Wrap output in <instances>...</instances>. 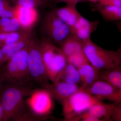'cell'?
<instances>
[{"mask_svg":"<svg viewBox=\"0 0 121 121\" xmlns=\"http://www.w3.org/2000/svg\"><path fill=\"white\" fill-rule=\"evenodd\" d=\"M32 90L29 86L9 83L3 86L0 101L4 112V121H16L20 116L26 108L24 98Z\"/></svg>","mask_w":121,"mask_h":121,"instance_id":"1","label":"cell"},{"mask_svg":"<svg viewBox=\"0 0 121 121\" xmlns=\"http://www.w3.org/2000/svg\"><path fill=\"white\" fill-rule=\"evenodd\" d=\"M83 50L87 59L98 72L121 66V49L116 51L103 48L90 38L83 41Z\"/></svg>","mask_w":121,"mask_h":121,"instance_id":"2","label":"cell"},{"mask_svg":"<svg viewBox=\"0 0 121 121\" xmlns=\"http://www.w3.org/2000/svg\"><path fill=\"white\" fill-rule=\"evenodd\" d=\"M28 45L7 61L2 71L0 72L4 81L21 86H30L32 83L28 68Z\"/></svg>","mask_w":121,"mask_h":121,"instance_id":"3","label":"cell"},{"mask_svg":"<svg viewBox=\"0 0 121 121\" xmlns=\"http://www.w3.org/2000/svg\"><path fill=\"white\" fill-rule=\"evenodd\" d=\"M39 44L48 79L55 83L58 81L67 64V59L61 48L52 42L44 39Z\"/></svg>","mask_w":121,"mask_h":121,"instance_id":"4","label":"cell"},{"mask_svg":"<svg viewBox=\"0 0 121 121\" xmlns=\"http://www.w3.org/2000/svg\"><path fill=\"white\" fill-rule=\"evenodd\" d=\"M103 99L87 93L82 89L76 92L61 103L64 121H74L95 104Z\"/></svg>","mask_w":121,"mask_h":121,"instance_id":"5","label":"cell"},{"mask_svg":"<svg viewBox=\"0 0 121 121\" xmlns=\"http://www.w3.org/2000/svg\"><path fill=\"white\" fill-rule=\"evenodd\" d=\"M27 65L31 82L44 88L50 83L44 64L39 43L32 38L28 45Z\"/></svg>","mask_w":121,"mask_h":121,"instance_id":"6","label":"cell"},{"mask_svg":"<svg viewBox=\"0 0 121 121\" xmlns=\"http://www.w3.org/2000/svg\"><path fill=\"white\" fill-rule=\"evenodd\" d=\"M42 29L45 39L60 45L72 33L70 28L57 16L54 11L45 15Z\"/></svg>","mask_w":121,"mask_h":121,"instance_id":"7","label":"cell"},{"mask_svg":"<svg viewBox=\"0 0 121 121\" xmlns=\"http://www.w3.org/2000/svg\"><path fill=\"white\" fill-rule=\"evenodd\" d=\"M26 99V105L30 112L37 117H47L54 108L53 99L44 88L33 90Z\"/></svg>","mask_w":121,"mask_h":121,"instance_id":"8","label":"cell"},{"mask_svg":"<svg viewBox=\"0 0 121 121\" xmlns=\"http://www.w3.org/2000/svg\"><path fill=\"white\" fill-rule=\"evenodd\" d=\"M121 103L107 104L100 102L82 114L97 118L101 121H121Z\"/></svg>","mask_w":121,"mask_h":121,"instance_id":"9","label":"cell"},{"mask_svg":"<svg viewBox=\"0 0 121 121\" xmlns=\"http://www.w3.org/2000/svg\"><path fill=\"white\" fill-rule=\"evenodd\" d=\"M83 90L103 100L107 99L114 103H121V90L103 80L98 79L90 86Z\"/></svg>","mask_w":121,"mask_h":121,"instance_id":"10","label":"cell"},{"mask_svg":"<svg viewBox=\"0 0 121 121\" xmlns=\"http://www.w3.org/2000/svg\"><path fill=\"white\" fill-rule=\"evenodd\" d=\"M19 22L23 31L30 32L38 19L39 13L36 8L16 4L13 7V17Z\"/></svg>","mask_w":121,"mask_h":121,"instance_id":"11","label":"cell"},{"mask_svg":"<svg viewBox=\"0 0 121 121\" xmlns=\"http://www.w3.org/2000/svg\"><path fill=\"white\" fill-rule=\"evenodd\" d=\"M43 88L48 91L53 99L60 103L76 92L82 89L80 86L70 85L60 81L54 83H49Z\"/></svg>","mask_w":121,"mask_h":121,"instance_id":"12","label":"cell"},{"mask_svg":"<svg viewBox=\"0 0 121 121\" xmlns=\"http://www.w3.org/2000/svg\"><path fill=\"white\" fill-rule=\"evenodd\" d=\"M99 23L97 20L90 21L82 16L70 28L71 31L83 41L90 38L91 35L96 30Z\"/></svg>","mask_w":121,"mask_h":121,"instance_id":"13","label":"cell"},{"mask_svg":"<svg viewBox=\"0 0 121 121\" xmlns=\"http://www.w3.org/2000/svg\"><path fill=\"white\" fill-rule=\"evenodd\" d=\"M76 5H67L58 8L54 11L56 16L71 28L82 16L76 8Z\"/></svg>","mask_w":121,"mask_h":121,"instance_id":"14","label":"cell"},{"mask_svg":"<svg viewBox=\"0 0 121 121\" xmlns=\"http://www.w3.org/2000/svg\"><path fill=\"white\" fill-rule=\"evenodd\" d=\"M80 74L81 85L83 89L90 86L98 78V72L90 62L81 65L78 68Z\"/></svg>","mask_w":121,"mask_h":121,"instance_id":"15","label":"cell"},{"mask_svg":"<svg viewBox=\"0 0 121 121\" xmlns=\"http://www.w3.org/2000/svg\"><path fill=\"white\" fill-rule=\"evenodd\" d=\"M83 41L75 35L71 33L60 46V48L67 58L83 52Z\"/></svg>","mask_w":121,"mask_h":121,"instance_id":"16","label":"cell"},{"mask_svg":"<svg viewBox=\"0 0 121 121\" xmlns=\"http://www.w3.org/2000/svg\"><path fill=\"white\" fill-rule=\"evenodd\" d=\"M98 79L105 81L121 90V66L98 72Z\"/></svg>","mask_w":121,"mask_h":121,"instance_id":"17","label":"cell"},{"mask_svg":"<svg viewBox=\"0 0 121 121\" xmlns=\"http://www.w3.org/2000/svg\"><path fill=\"white\" fill-rule=\"evenodd\" d=\"M31 38V36L29 32L17 42L3 45L1 49L4 55L5 62H7L15 54L27 46Z\"/></svg>","mask_w":121,"mask_h":121,"instance_id":"18","label":"cell"},{"mask_svg":"<svg viewBox=\"0 0 121 121\" xmlns=\"http://www.w3.org/2000/svg\"><path fill=\"white\" fill-rule=\"evenodd\" d=\"M58 81L64 82L70 85L79 86V84H81V80L78 68L68 63L58 82Z\"/></svg>","mask_w":121,"mask_h":121,"instance_id":"19","label":"cell"},{"mask_svg":"<svg viewBox=\"0 0 121 121\" xmlns=\"http://www.w3.org/2000/svg\"><path fill=\"white\" fill-rule=\"evenodd\" d=\"M95 9L103 19L106 20H121V7L102 5L98 4L95 6Z\"/></svg>","mask_w":121,"mask_h":121,"instance_id":"20","label":"cell"},{"mask_svg":"<svg viewBox=\"0 0 121 121\" xmlns=\"http://www.w3.org/2000/svg\"><path fill=\"white\" fill-rule=\"evenodd\" d=\"M67 58L68 63L73 65L77 68L86 63L90 62L84 52L73 55Z\"/></svg>","mask_w":121,"mask_h":121,"instance_id":"21","label":"cell"},{"mask_svg":"<svg viewBox=\"0 0 121 121\" xmlns=\"http://www.w3.org/2000/svg\"><path fill=\"white\" fill-rule=\"evenodd\" d=\"M0 17L12 18L13 17V7L8 0H0Z\"/></svg>","mask_w":121,"mask_h":121,"instance_id":"22","label":"cell"},{"mask_svg":"<svg viewBox=\"0 0 121 121\" xmlns=\"http://www.w3.org/2000/svg\"><path fill=\"white\" fill-rule=\"evenodd\" d=\"M16 4L25 7L36 8L46 5L47 0H11Z\"/></svg>","mask_w":121,"mask_h":121,"instance_id":"23","label":"cell"},{"mask_svg":"<svg viewBox=\"0 0 121 121\" xmlns=\"http://www.w3.org/2000/svg\"><path fill=\"white\" fill-rule=\"evenodd\" d=\"M29 32L23 30H20L17 31L8 33L7 38L4 41V45L17 42L23 38Z\"/></svg>","mask_w":121,"mask_h":121,"instance_id":"24","label":"cell"},{"mask_svg":"<svg viewBox=\"0 0 121 121\" xmlns=\"http://www.w3.org/2000/svg\"><path fill=\"white\" fill-rule=\"evenodd\" d=\"M21 29L19 22L15 17L11 18L9 23L0 30V32H11L17 31Z\"/></svg>","mask_w":121,"mask_h":121,"instance_id":"25","label":"cell"},{"mask_svg":"<svg viewBox=\"0 0 121 121\" xmlns=\"http://www.w3.org/2000/svg\"><path fill=\"white\" fill-rule=\"evenodd\" d=\"M98 4L102 5L121 7V0H99Z\"/></svg>","mask_w":121,"mask_h":121,"instance_id":"26","label":"cell"},{"mask_svg":"<svg viewBox=\"0 0 121 121\" xmlns=\"http://www.w3.org/2000/svg\"><path fill=\"white\" fill-rule=\"evenodd\" d=\"M11 18L1 17L0 19V30L6 27L10 23Z\"/></svg>","mask_w":121,"mask_h":121,"instance_id":"27","label":"cell"},{"mask_svg":"<svg viewBox=\"0 0 121 121\" xmlns=\"http://www.w3.org/2000/svg\"><path fill=\"white\" fill-rule=\"evenodd\" d=\"M55 4H58L61 2H64L67 5H76L78 2L75 0H53Z\"/></svg>","mask_w":121,"mask_h":121,"instance_id":"28","label":"cell"},{"mask_svg":"<svg viewBox=\"0 0 121 121\" xmlns=\"http://www.w3.org/2000/svg\"><path fill=\"white\" fill-rule=\"evenodd\" d=\"M4 112L2 104L0 101V121H4Z\"/></svg>","mask_w":121,"mask_h":121,"instance_id":"29","label":"cell"},{"mask_svg":"<svg viewBox=\"0 0 121 121\" xmlns=\"http://www.w3.org/2000/svg\"><path fill=\"white\" fill-rule=\"evenodd\" d=\"M4 81V80H3L0 72V94L1 92L2 87H3V82Z\"/></svg>","mask_w":121,"mask_h":121,"instance_id":"30","label":"cell"},{"mask_svg":"<svg viewBox=\"0 0 121 121\" xmlns=\"http://www.w3.org/2000/svg\"><path fill=\"white\" fill-rule=\"evenodd\" d=\"M89 1H91V2H95L99 1V0H86Z\"/></svg>","mask_w":121,"mask_h":121,"instance_id":"31","label":"cell"},{"mask_svg":"<svg viewBox=\"0 0 121 121\" xmlns=\"http://www.w3.org/2000/svg\"><path fill=\"white\" fill-rule=\"evenodd\" d=\"M75 0L78 3V2H80V1H82L83 0Z\"/></svg>","mask_w":121,"mask_h":121,"instance_id":"32","label":"cell"},{"mask_svg":"<svg viewBox=\"0 0 121 121\" xmlns=\"http://www.w3.org/2000/svg\"><path fill=\"white\" fill-rule=\"evenodd\" d=\"M0 48H1V47L0 45Z\"/></svg>","mask_w":121,"mask_h":121,"instance_id":"33","label":"cell"},{"mask_svg":"<svg viewBox=\"0 0 121 121\" xmlns=\"http://www.w3.org/2000/svg\"><path fill=\"white\" fill-rule=\"evenodd\" d=\"M47 1H48V0H47Z\"/></svg>","mask_w":121,"mask_h":121,"instance_id":"34","label":"cell"}]
</instances>
